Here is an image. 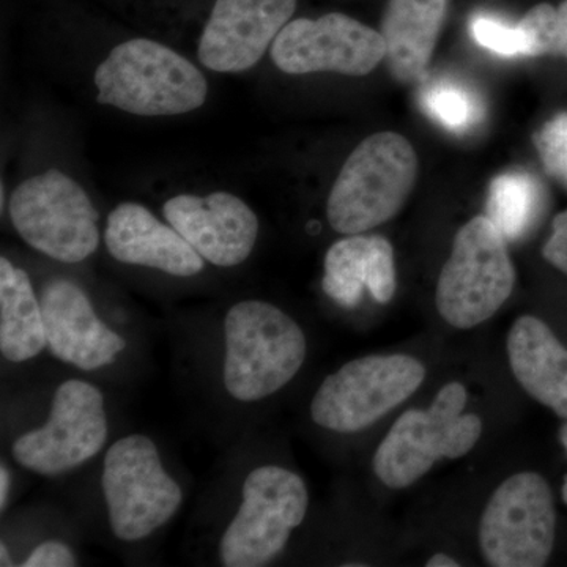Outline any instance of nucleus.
<instances>
[{"mask_svg": "<svg viewBox=\"0 0 567 567\" xmlns=\"http://www.w3.org/2000/svg\"><path fill=\"white\" fill-rule=\"evenodd\" d=\"M104 241L111 256L122 264L181 278L204 270V257L171 224L166 226L140 204H121L111 212Z\"/></svg>", "mask_w": 567, "mask_h": 567, "instance_id": "nucleus-16", "label": "nucleus"}, {"mask_svg": "<svg viewBox=\"0 0 567 567\" xmlns=\"http://www.w3.org/2000/svg\"><path fill=\"white\" fill-rule=\"evenodd\" d=\"M10 492V473L6 465L0 466V509H6Z\"/></svg>", "mask_w": 567, "mask_h": 567, "instance_id": "nucleus-28", "label": "nucleus"}, {"mask_svg": "<svg viewBox=\"0 0 567 567\" xmlns=\"http://www.w3.org/2000/svg\"><path fill=\"white\" fill-rule=\"evenodd\" d=\"M472 35L480 47L505 58L527 55V39L522 29L507 25L491 17H477L472 22Z\"/></svg>", "mask_w": 567, "mask_h": 567, "instance_id": "nucleus-25", "label": "nucleus"}, {"mask_svg": "<svg viewBox=\"0 0 567 567\" xmlns=\"http://www.w3.org/2000/svg\"><path fill=\"white\" fill-rule=\"evenodd\" d=\"M533 141L547 174L567 188V112L550 118Z\"/></svg>", "mask_w": 567, "mask_h": 567, "instance_id": "nucleus-24", "label": "nucleus"}, {"mask_svg": "<svg viewBox=\"0 0 567 567\" xmlns=\"http://www.w3.org/2000/svg\"><path fill=\"white\" fill-rule=\"evenodd\" d=\"M514 286L506 238L487 216H475L454 238L436 282V311L451 327L472 330L502 309Z\"/></svg>", "mask_w": 567, "mask_h": 567, "instance_id": "nucleus-5", "label": "nucleus"}, {"mask_svg": "<svg viewBox=\"0 0 567 567\" xmlns=\"http://www.w3.org/2000/svg\"><path fill=\"white\" fill-rule=\"evenodd\" d=\"M102 483L112 533L126 543L151 536L183 502L181 486L163 468L158 447L141 434L123 436L110 447Z\"/></svg>", "mask_w": 567, "mask_h": 567, "instance_id": "nucleus-9", "label": "nucleus"}, {"mask_svg": "<svg viewBox=\"0 0 567 567\" xmlns=\"http://www.w3.org/2000/svg\"><path fill=\"white\" fill-rule=\"evenodd\" d=\"M423 107L440 125L464 133L481 118V104L475 93L453 81L434 82L423 93Z\"/></svg>", "mask_w": 567, "mask_h": 567, "instance_id": "nucleus-22", "label": "nucleus"}, {"mask_svg": "<svg viewBox=\"0 0 567 567\" xmlns=\"http://www.w3.org/2000/svg\"><path fill=\"white\" fill-rule=\"evenodd\" d=\"M424 379V365L409 354L357 358L323 380L312 398V420L339 434L364 431L415 394Z\"/></svg>", "mask_w": 567, "mask_h": 567, "instance_id": "nucleus-7", "label": "nucleus"}, {"mask_svg": "<svg viewBox=\"0 0 567 567\" xmlns=\"http://www.w3.org/2000/svg\"><path fill=\"white\" fill-rule=\"evenodd\" d=\"M96 102L142 117L186 114L207 100L203 71L158 41L117 44L95 71Z\"/></svg>", "mask_w": 567, "mask_h": 567, "instance_id": "nucleus-2", "label": "nucleus"}, {"mask_svg": "<svg viewBox=\"0 0 567 567\" xmlns=\"http://www.w3.org/2000/svg\"><path fill=\"white\" fill-rule=\"evenodd\" d=\"M395 287L393 246L382 235H349L324 256L323 292L344 308L358 306L364 289L377 303H390Z\"/></svg>", "mask_w": 567, "mask_h": 567, "instance_id": "nucleus-17", "label": "nucleus"}, {"mask_svg": "<svg viewBox=\"0 0 567 567\" xmlns=\"http://www.w3.org/2000/svg\"><path fill=\"white\" fill-rule=\"evenodd\" d=\"M417 156L401 134L380 132L350 153L328 197L336 233L364 234L393 219L415 188Z\"/></svg>", "mask_w": 567, "mask_h": 567, "instance_id": "nucleus-3", "label": "nucleus"}, {"mask_svg": "<svg viewBox=\"0 0 567 567\" xmlns=\"http://www.w3.org/2000/svg\"><path fill=\"white\" fill-rule=\"evenodd\" d=\"M106 440L102 391L82 380H69L55 391L47 424L18 436L13 456L39 475H62L95 457Z\"/></svg>", "mask_w": 567, "mask_h": 567, "instance_id": "nucleus-11", "label": "nucleus"}, {"mask_svg": "<svg viewBox=\"0 0 567 567\" xmlns=\"http://www.w3.org/2000/svg\"><path fill=\"white\" fill-rule=\"evenodd\" d=\"M507 358L518 385L567 420V349L543 320L518 317L507 334Z\"/></svg>", "mask_w": 567, "mask_h": 567, "instance_id": "nucleus-18", "label": "nucleus"}, {"mask_svg": "<svg viewBox=\"0 0 567 567\" xmlns=\"http://www.w3.org/2000/svg\"><path fill=\"white\" fill-rule=\"evenodd\" d=\"M543 204V186L522 171L498 175L488 186L487 218L507 240H517L535 223Z\"/></svg>", "mask_w": 567, "mask_h": 567, "instance_id": "nucleus-21", "label": "nucleus"}, {"mask_svg": "<svg viewBox=\"0 0 567 567\" xmlns=\"http://www.w3.org/2000/svg\"><path fill=\"white\" fill-rule=\"evenodd\" d=\"M76 565L73 550L59 540H47V543L40 544L22 563L24 567H73Z\"/></svg>", "mask_w": 567, "mask_h": 567, "instance_id": "nucleus-26", "label": "nucleus"}, {"mask_svg": "<svg viewBox=\"0 0 567 567\" xmlns=\"http://www.w3.org/2000/svg\"><path fill=\"white\" fill-rule=\"evenodd\" d=\"M51 352L82 371L111 364L126 347L125 339L107 328L93 311L80 286L52 279L40 298Z\"/></svg>", "mask_w": 567, "mask_h": 567, "instance_id": "nucleus-15", "label": "nucleus"}, {"mask_svg": "<svg viewBox=\"0 0 567 567\" xmlns=\"http://www.w3.org/2000/svg\"><path fill=\"white\" fill-rule=\"evenodd\" d=\"M385 55L382 33L342 13L290 21L271 44V59L287 74L365 76Z\"/></svg>", "mask_w": 567, "mask_h": 567, "instance_id": "nucleus-12", "label": "nucleus"}, {"mask_svg": "<svg viewBox=\"0 0 567 567\" xmlns=\"http://www.w3.org/2000/svg\"><path fill=\"white\" fill-rule=\"evenodd\" d=\"M295 10L297 0H216L199 41L200 63L218 73L252 69Z\"/></svg>", "mask_w": 567, "mask_h": 567, "instance_id": "nucleus-13", "label": "nucleus"}, {"mask_svg": "<svg viewBox=\"0 0 567 567\" xmlns=\"http://www.w3.org/2000/svg\"><path fill=\"white\" fill-rule=\"evenodd\" d=\"M446 9L447 0H388L380 33L394 80H424Z\"/></svg>", "mask_w": 567, "mask_h": 567, "instance_id": "nucleus-19", "label": "nucleus"}, {"mask_svg": "<svg viewBox=\"0 0 567 567\" xmlns=\"http://www.w3.org/2000/svg\"><path fill=\"white\" fill-rule=\"evenodd\" d=\"M223 379L240 402L278 393L300 372L308 342L300 324L267 301H241L224 319Z\"/></svg>", "mask_w": 567, "mask_h": 567, "instance_id": "nucleus-1", "label": "nucleus"}, {"mask_svg": "<svg viewBox=\"0 0 567 567\" xmlns=\"http://www.w3.org/2000/svg\"><path fill=\"white\" fill-rule=\"evenodd\" d=\"M163 213L204 260L216 267L244 264L259 237L256 213L230 193L216 192L204 197L181 194L164 204Z\"/></svg>", "mask_w": 567, "mask_h": 567, "instance_id": "nucleus-14", "label": "nucleus"}, {"mask_svg": "<svg viewBox=\"0 0 567 567\" xmlns=\"http://www.w3.org/2000/svg\"><path fill=\"white\" fill-rule=\"evenodd\" d=\"M0 554H2V558H0V561L2 563H0V566L6 567L13 565V563H11L9 548H7L6 544H2V546H0Z\"/></svg>", "mask_w": 567, "mask_h": 567, "instance_id": "nucleus-31", "label": "nucleus"}, {"mask_svg": "<svg viewBox=\"0 0 567 567\" xmlns=\"http://www.w3.org/2000/svg\"><path fill=\"white\" fill-rule=\"evenodd\" d=\"M48 346L43 311L31 278L0 259V352L13 363L32 360Z\"/></svg>", "mask_w": 567, "mask_h": 567, "instance_id": "nucleus-20", "label": "nucleus"}, {"mask_svg": "<svg viewBox=\"0 0 567 567\" xmlns=\"http://www.w3.org/2000/svg\"><path fill=\"white\" fill-rule=\"evenodd\" d=\"M462 383L451 382L425 410H409L398 417L377 447L372 466L375 476L390 488H405L431 472L440 458L464 457L483 434V421L465 413Z\"/></svg>", "mask_w": 567, "mask_h": 567, "instance_id": "nucleus-4", "label": "nucleus"}, {"mask_svg": "<svg viewBox=\"0 0 567 567\" xmlns=\"http://www.w3.org/2000/svg\"><path fill=\"white\" fill-rule=\"evenodd\" d=\"M518 28L527 39V55L567 59V0L558 7L539 3L522 18Z\"/></svg>", "mask_w": 567, "mask_h": 567, "instance_id": "nucleus-23", "label": "nucleus"}, {"mask_svg": "<svg viewBox=\"0 0 567 567\" xmlns=\"http://www.w3.org/2000/svg\"><path fill=\"white\" fill-rule=\"evenodd\" d=\"M557 513L543 476L522 472L503 481L480 522L484 561L494 567H540L554 550Z\"/></svg>", "mask_w": 567, "mask_h": 567, "instance_id": "nucleus-10", "label": "nucleus"}, {"mask_svg": "<svg viewBox=\"0 0 567 567\" xmlns=\"http://www.w3.org/2000/svg\"><path fill=\"white\" fill-rule=\"evenodd\" d=\"M9 213L22 240L59 262L80 264L99 249V212L61 171L22 182L11 194Z\"/></svg>", "mask_w": 567, "mask_h": 567, "instance_id": "nucleus-6", "label": "nucleus"}, {"mask_svg": "<svg viewBox=\"0 0 567 567\" xmlns=\"http://www.w3.org/2000/svg\"><path fill=\"white\" fill-rule=\"evenodd\" d=\"M544 259L567 275V210L559 213L551 224V235L543 249Z\"/></svg>", "mask_w": 567, "mask_h": 567, "instance_id": "nucleus-27", "label": "nucleus"}, {"mask_svg": "<svg viewBox=\"0 0 567 567\" xmlns=\"http://www.w3.org/2000/svg\"><path fill=\"white\" fill-rule=\"evenodd\" d=\"M559 440H561L563 446L567 451V424L563 425L561 432H559ZM563 499L567 505V476L565 477V484H563Z\"/></svg>", "mask_w": 567, "mask_h": 567, "instance_id": "nucleus-30", "label": "nucleus"}, {"mask_svg": "<svg viewBox=\"0 0 567 567\" xmlns=\"http://www.w3.org/2000/svg\"><path fill=\"white\" fill-rule=\"evenodd\" d=\"M427 567H458L456 559L451 558L450 555L435 554L434 557L429 558Z\"/></svg>", "mask_w": 567, "mask_h": 567, "instance_id": "nucleus-29", "label": "nucleus"}, {"mask_svg": "<svg viewBox=\"0 0 567 567\" xmlns=\"http://www.w3.org/2000/svg\"><path fill=\"white\" fill-rule=\"evenodd\" d=\"M309 494L297 473L278 465L252 470L244 484V502L219 543L226 567L267 566L303 524Z\"/></svg>", "mask_w": 567, "mask_h": 567, "instance_id": "nucleus-8", "label": "nucleus"}]
</instances>
